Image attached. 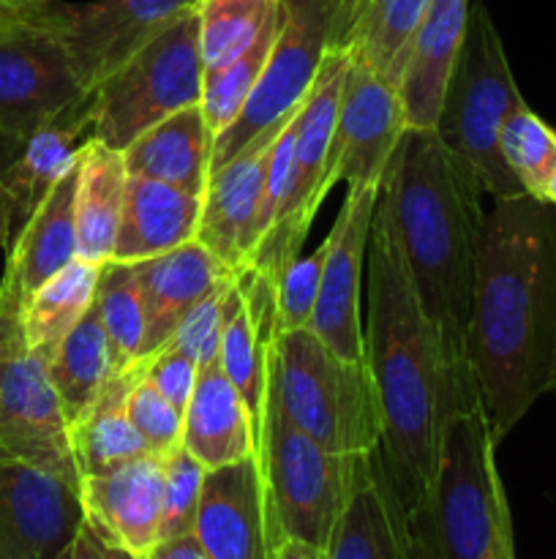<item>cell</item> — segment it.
Listing matches in <instances>:
<instances>
[{
  "label": "cell",
  "instance_id": "obj_1",
  "mask_svg": "<svg viewBox=\"0 0 556 559\" xmlns=\"http://www.w3.org/2000/svg\"><path fill=\"white\" fill-rule=\"evenodd\" d=\"M467 364L494 440L556 391V205L494 200L478 243Z\"/></svg>",
  "mask_w": 556,
  "mask_h": 559
},
{
  "label": "cell",
  "instance_id": "obj_2",
  "mask_svg": "<svg viewBox=\"0 0 556 559\" xmlns=\"http://www.w3.org/2000/svg\"><path fill=\"white\" fill-rule=\"evenodd\" d=\"M365 366L382 409V459L387 478L412 513L428 495L439 464L447 415L478 393L474 377L458 382L442 338L420 306L396 233L376 202L365 251Z\"/></svg>",
  "mask_w": 556,
  "mask_h": 559
},
{
  "label": "cell",
  "instance_id": "obj_3",
  "mask_svg": "<svg viewBox=\"0 0 556 559\" xmlns=\"http://www.w3.org/2000/svg\"><path fill=\"white\" fill-rule=\"evenodd\" d=\"M483 186L434 129H407L379 189L420 306L442 338L458 382L472 380L467 338L472 322Z\"/></svg>",
  "mask_w": 556,
  "mask_h": 559
},
{
  "label": "cell",
  "instance_id": "obj_4",
  "mask_svg": "<svg viewBox=\"0 0 556 559\" xmlns=\"http://www.w3.org/2000/svg\"><path fill=\"white\" fill-rule=\"evenodd\" d=\"M496 445L478 393L447 415L434 484L407 516L412 559H516Z\"/></svg>",
  "mask_w": 556,
  "mask_h": 559
},
{
  "label": "cell",
  "instance_id": "obj_5",
  "mask_svg": "<svg viewBox=\"0 0 556 559\" xmlns=\"http://www.w3.org/2000/svg\"><path fill=\"white\" fill-rule=\"evenodd\" d=\"M267 388L278 409L322 448L363 456L382 445V409L365 360H347L311 328L276 331Z\"/></svg>",
  "mask_w": 556,
  "mask_h": 559
},
{
  "label": "cell",
  "instance_id": "obj_6",
  "mask_svg": "<svg viewBox=\"0 0 556 559\" xmlns=\"http://www.w3.org/2000/svg\"><path fill=\"white\" fill-rule=\"evenodd\" d=\"M521 102L496 25L485 5L474 3L434 131L494 200L527 194L499 151L501 123Z\"/></svg>",
  "mask_w": 556,
  "mask_h": 559
},
{
  "label": "cell",
  "instance_id": "obj_7",
  "mask_svg": "<svg viewBox=\"0 0 556 559\" xmlns=\"http://www.w3.org/2000/svg\"><path fill=\"white\" fill-rule=\"evenodd\" d=\"M256 459L265 478L267 513L276 546L281 540L325 549L347 502L358 456L333 453L311 440L278 409L267 388L256 429Z\"/></svg>",
  "mask_w": 556,
  "mask_h": 559
},
{
  "label": "cell",
  "instance_id": "obj_8",
  "mask_svg": "<svg viewBox=\"0 0 556 559\" xmlns=\"http://www.w3.org/2000/svg\"><path fill=\"white\" fill-rule=\"evenodd\" d=\"M205 63L196 5L164 27L147 47L104 76L93 91V136L114 151L169 115L202 102Z\"/></svg>",
  "mask_w": 556,
  "mask_h": 559
},
{
  "label": "cell",
  "instance_id": "obj_9",
  "mask_svg": "<svg viewBox=\"0 0 556 559\" xmlns=\"http://www.w3.org/2000/svg\"><path fill=\"white\" fill-rule=\"evenodd\" d=\"M283 25L256 87L238 118L213 140V169L238 156L256 134L303 107L319 66L333 47H343L354 0H281Z\"/></svg>",
  "mask_w": 556,
  "mask_h": 559
},
{
  "label": "cell",
  "instance_id": "obj_10",
  "mask_svg": "<svg viewBox=\"0 0 556 559\" xmlns=\"http://www.w3.org/2000/svg\"><path fill=\"white\" fill-rule=\"evenodd\" d=\"M22 295L0 282V456H14L55 473L80 489L82 475L71 448L49 366L31 349L22 328Z\"/></svg>",
  "mask_w": 556,
  "mask_h": 559
},
{
  "label": "cell",
  "instance_id": "obj_11",
  "mask_svg": "<svg viewBox=\"0 0 556 559\" xmlns=\"http://www.w3.org/2000/svg\"><path fill=\"white\" fill-rule=\"evenodd\" d=\"M349 49L333 47L325 55L294 118V147H292V189L287 205L273 227L262 235L251 254L249 267L265 273L273 282L283 273V267L300 257L311 222L325 202L327 191L338 183L336 173V123L338 104H341L343 76H347Z\"/></svg>",
  "mask_w": 556,
  "mask_h": 559
},
{
  "label": "cell",
  "instance_id": "obj_12",
  "mask_svg": "<svg viewBox=\"0 0 556 559\" xmlns=\"http://www.w3.org/2000/svg\"><path fill=\"white\" fill-rule=\"evenodd\" d=\"M196 0H93L38 9V22L60 38L85 91H96L104 76L172 25Z\"/></svg>",
  "mask_w": 556,
  "mask_h": 559
},
{
  "label": "cell",
  "instance_id": "obj_13",
  "mask_svg": "<svg viewBox=\"0 0 556 559\" xmlns=\"http://www.w3.org/2000/svg\"><path fill=\"white\" fill-rule=\"evenodd\" d=\"M47 5V3H44ZM69 52L38 22L0 27V129L31 140L65 107L87 96Z\"/></svg>",
  "mask_w": 556,
  "mask_h": 559
},
{
  "label": "cell",
  "instance_id": "obj_14",
  "mask_svg": "<svg viewBox=\"0 0 556 559\" xmlns=\"http://www.w3.org/2000/svg\"><path fill=\"white\" fill-rule=\"evenodd\" d=\"M379 189L382 186H349L341 211L325 238V265L309 328L347 360H365L360 300Z\"/></svg>",
  "mask_w": 556,
  "mask_h": 559
},
{
  "label": "cell",
  "instance_id": "obj_15",
  "mask_svg": "<svg viewBox=\"0 0 556 559\" xmlns=\"http://www.w3.org/2000/svg\"><path fill=\"white\" fill-rule=\"evenodd\" d=\"M336 123V173L349 186H382L398 142L407 134L401 93L352 44Z\"/></svg>",
  "mask_w": 556,
  "mask_h": 559
},
{
  "label": "cell",
  "instance_id": "obj_16",
  "mask_svg": "<svg viewBox=\"0 0 556 559\" xmlns=\"http://www.w3.org/2000/svg\"><path fill=\"white\" fill-rule=\"evenodd\" d=\"M82 522L76 486L31 462L0 456V559H58Z\"/></svg>",
  "mask_w": 556,
  "mask_h": 559
},
{
  "label": "cell",
  "instance_id": "obj_17",
  "mask_svg": "<svg viewBox=\"0 0 556 559\" xmlns=\"http://www.w3.org/2000/svg\"><path fill=\"white\" fill-rule=\"evenodd\" d=\"M194 538L210 559H276L265 478L256 453L205 469Z\"/></svg>",
  "mask_w": 556,
  "mask_h": 559
},
{
  "label": "cell",
  "instance_id": "obj_18",
  "mask_svg": "<svg viewBox=\"0 0 556 559\" xmlns=\"http://www.w3.org/2000/svg\"><path fill=\"white\" fill-rule=\"evenodd\" d=\"M292 118L278 120L270 129L256 134L238 156L229 158L223 167L213 169L207 178L196 240L205 243L234 273H243L249 267L251 251H254V218L259 211L262 189H265L273 142Z\"/></svg>",
  "mask_w": 556,
  "mask_h": 559
},
{
  "label": "cell",
  "instance_id": "obj_19",
  "mask_svg": "<svg viewBox=\"0 0 556 559\" xmlns=\"http://www.w3.org/2000/svg\"><path fill=\"white\" fill-rule=\"evenodd\" d=\"M164 491V453H145L85 475L80 500L85 519L114 544L145 555L158 544Z\"/></svg>",
  "mask_w": 556,
  "mask_h": 559
},
{
  "label": "cell",
  "instance_id": "obj_20",
  "mask_svg": "<svg viewBox=\"0 0 556 559\" xmlns=\"http://www.w3.org/2000/svg\"><path fill=\"white\" fill-rule=\"evenodd\" d=\"M327 559H412L407 513L387 478L379 448L358 456L347 502L325 546Z\"/></svg>",
  "mask_w": 556,
  "mask_h": 559
},
{
  "label": "cell",
  "instance_id": "obj_21",
  "mask_svg": "<svg viewBox=\"0 0 556 559\" xmlns=\"http://www.w3.org/2000/svg\"><path fill=\"white\" fill-rule=\"evenodd\" d=\"M472 0H428L414 25L396 82L409 129H434L447 76L467 36Z\"/></svg>",
  "mask_w": 556,
  "mask_h": 559
},
{
  "label": "cell",
  "instance_id": "obj_22",
  "mask_svg": "<svg viewBox=\"0 0 556 559\" xmlns=\"http://www.w3.org/2000/svg\"><path fill=\"white\" fill-rule=\"evenodd\" d=\"M145 304V353L147 358L164 349L183 322V317L223 278L234 276L205 243L189 240L167 254L131 262Z\"/></svg>",
  "mask_w": 556,
  "mask_h": 559
},
{
  "label": "cell",
  "instance_id": "obj_23",
  "mask_svg": "<svg viewBox=\"0 0 556 559\" xmlns=\"http://www.w3.org/2000/svg\"><path fill=\"white\" fill-rule=\"evenodd\" d=\"M93 136V93L65 107L58 118L36 131L22 147L20 158L0 180V197L11 218V238L31 218L38 202L55 183L76 167L82 145Z\"/></svg>",
  "mask_w": 556,
  "mask_h": 559
},
{
  "label": "cell",
  "instance_id": "obj_24",
  "mask_svg": "<svg viewBox=\"0 0 556 559\" xmlns=\"http://www.w3.org/2000/svg\"><path fill=\"white\" fill-rule=\"evenodd\" d=\"M183 448L205 469L256 453L254 420L218 360L200 366L196 385L183 409Z\"/></svg>",
  "mask_w": 556,
  "mask_h": 559
},
{
  "label": "cell",
  "instance_id": "obj_25",
  "mask_svg": "<svg viewBox=\"0 0 556 559\" xmlns=\"http://www.w3.org/2000/svg\"><path fill=\"white\" fill-rule=\"evenodd\" d=\"M202 197L150 178H129L112 260L142 262L196 238Z\"/></svg>",
  "mask_w": 556,
  "mask_h": 559
},
{
  "label": "cell",
  "instance_id": "obj_26",
  "mask_svg": "<svg viewBox=\"0 0 556 559\" xmlns=\"http://www.w3.org/2000/svg\"><path fill=\"white\" fill-rule=\"evenodd\" d=\"M74 197L76 167H71L11 238L3 276L14 284L22 300L80 257Z\"/></svg>",
  "mask_w": 556,
  "mask_h": 559
},
{
  "label": "cell",
  "instance_id": "obj_27",
  "mask_svg": "<svg viewBox=\"0 0 556 559\" xmlns=\"http://www.w3.org/2000/svg\"><path fill=\"white\" fill-rule=\"evenodd\" d=\"M213 140L202 104L180 109L136 136L123 151L131 178H150L205 197L210 178Z\"/></svg>",
  "mask_w": 556,
  "mask_h": 559
},
{
  "label": "cell",
  "instance_id": "obj_28",
  "mask_svg": "<svg viewBox=\"0 0 556 559\" xmlns=\"http://www.w3.org/2000/svg\"><path fill=\"white\" fill-rule=\"evenodd\" d=\"M129 169L123 151L90 136L76 162V249L82 260L104 265L112 260L120 216L129 189Z\"/></svg>",
  "mask_w": 556,
  "mask_h": 559
},
{
  "label": "cell",
  "instance_id": "obj_29",
  "mask_svg": "<svg viewBox=\"0 0 556 559\" xmlns=\"http://www.w3.org/2000/svg\"><path fill=\"white\" fill-rule=\"evenodd\" d=\"M145 369L147 360L125 371H114L96 404L76 424H71V448L82 478L153 453L125 413L129 391L145 377Z\"/></svg>",
  "mask_w": 556,
  "mask_h": 559
},
{
  "label": "cell",
  "instance_id": "obj_30",
  "mask_svg": "<svg viewBox=\"0 0 556 559\" xmlns=\"http://www.w3.org/2000/svg\"><path fill=\"white\" fill-rule=\"evenodd\" d=\"M47 366L71 429V424H76L96 404L107 382L114 377L112 353H109L107 331H104L96 298L85 317L60 342Z\"/></svg>",
  "mask_w": 556,
  "mask_h": 559
},
{
  "label": "cell",
  "instance_id": "obj_31",
  "mask_svg": "<svg viewBox=\"0 0 556 559\" xmlns=\"http://www.w3.org/2000/svg\"><path fill=\"white\" fill-rule=\"evenodd\" d=\"M98 267L93 262L76 257L71 265L55 273L49 282H44L31 298L22 304V328L25 338L36 355H41L49 364L55 349L60 347L71 328L85 317L93 306L98 284Z\"/></svg>",
  "mask_w": 556,
  "mask_h": 559
},
{
  "label": "cell",
  "instance_id": "obj_32",
  "mask_svg": "<svg viewBox=\"0 0 556 559\" xmlns=\"http://www.w3.org/2000/svg\"><path fill=\"white\" fill-rule=\"evenodd\" d=\"M96 306L107 331L114 371L145 364V304L131 262L107 260L98 267Z\"/></svg>",
  "mask_w": 556,
  "mask_h": 559
},
{
  "label": "cell",
  "instance_id": "obj_33",
  "mask_svg": "<svg viewBox=\"0 0 556 559\" xmlns=\"http://www.w3.org/2000/svg\"><path fill=\"white\" fill-rule=\"evenodd\" d=\"M283 25V3L278 0L276 9L259 27L254 41L243 49L234 60H229L221 69L205 71V82H202V112H205L207 126L213 134H221L229 123L240 115L243 104L249 102L251 91L256 87L262 69H265L267 58L273 52L278 33Z\"/></svg>",
  "mask_w": 556,
  "mask_h": 559
},
{
  "label": "cell",
  "instance_id": "obj_34",
  "mask_svg": "<svg viewBox=\"0 0 556 559\" xmlns=\"http://www.w3.org/2000/svg\"><path fill=\"white\" fill-rule=\"evenodd\" d=\"M425 5L428 0H371L349 27L343 47H358L376 71L396 82L398 60Z\"/></svg>",
  "mask_w": 556,
  "mask_h": 559
},
{
  "label": "cell",
  "instance_id": "obj_35",
  "mask_svg": "<svg viewBox=\"0 0 556 559\" xmlns=\"http://www.w3.org/2000/svg\"><path fill=\"white\" fill-rule=\"evenodd\" d=\"M278 0H196L200 16V49L205 71L221 69L238 58Z\"/></svg>",
  "mask_w": 556,
  "mask_h": 559
},
{
  "label": "cell",
  "instance_id": "obj_36",
  "mask_svg": "<svg viewBox=\"0 0 556 559\" xmlns=\"http://www.w3.org/2000/svg\"><path fill=\"white\" fill-rule=\"evenodd\" d=\"M499 151L523 191L543 200L545 186L556 169V131L532 112L527 102L518 104L501 123Z\"/></svg>",
  "mask_w": 556,
  "mask_h": 559
},
{
  "label": "cell",
  "instance_id": "obj_37",
  "mask_svg": "<svg viewBox=\"0 0 556 559\" xmlns=\"http://www.w3.org/2000/svg\"><path fill=\"white\" fill-rule=\"evenodd\" d=\"M205 467L191 456L180 442L169 453H164V491H161V524L158 540L180 538L194 533L196 508Z\"/></svg>",
  "mask_w": 556,
  "mask_h": 559
},
{
  "label": "cell",
  "instance_id": "obj_38",
  "mask_svg": "<svg viewBox=\"0 0 556 559\" xmlns=\"http://www.w3.org/2000/svg\"><path fill=\"white\" fill-rule=\"evenodd\" d=\"M322 265H325V243L314 254H300L283 267L276 282V331H298L311 325L316 295H319Z\"/></svg>",
  "mask_w": 556,
  "mask_h": 559
},
{
  "label": "cell",
  "instance_id": "obj_39",
  "mask_svg": "<svg viewBox=\"0 0 556 559\" xmlns=\"http://www.w3.org/2000/svg\"><path fill=\"white\" fill-rule=\"evenodd\" d=\"M125 413L153 453H169L183 442V413L147 377L129 391Z\"/></svg>",
  "mask_w": 556,
  "mask_h": 559
},
{
  "label": "cell",
  "instance_id": "obj_40",
  "mask_svg": "<svg viewBox=\"0 0 556 559\" xmlns=\"http://www.w3.org/2000/svg\"><path fill=\"white\" fill-rule=\"evenodd\" d=\"M234 278H238V273L223 278L221 284H216V287H213L210 293L183 317L178 331L169 338V344H172L174 349H180L183 355L194 358L200 366L218 360V353H221L223 304H227V293L229 287H232Z\"/></svg>",
  "mask_w": 556,
  "mask_h": 559
},
{
  "label": "cell",
  "instance_id": "obj_41",
  "mask_svg": "<svg viewBox=\"0 0 556 559\" xmlns=\"http://www.w3.org/2000/svg\"><path fill=\"white\" fill-rule=\"evenodd\" d=\"M196 374H200V364L189 355H183L180 349H174L172 344H167L164 349H158L156 355L147 358L145 377L174 404V407L183 413L185 404H189L191 391L196 385Z\"/></svg>",
  "mask_w": 556,
  "mask_h": 559
},
{
  "label": "cell",
  "instance_id": "obj_42",
  "mask_svg": "<svg viewBox=\"0 0 556 559\" xmlns=\"http://www.w3.org/2000/svg\"><path fill=\"white\" fill-rule=\"evenodd\" d=\"M58 559H140V555H134L125 546L114 544V540L104 538L90 522H82V527L76 530L74 540L69 544V549L63 551Z\"/></svg>",
  "mask_w": 556,
  "mask_h": 559
},
{
  "label": "cell",
  "instance_id": "obj_43",
  "mask_svg": "<svg viewBox=\"0 0 556 559\" xmlns=\"http://www.w3.org/2000/svg\"><path fill=\"white\" fill-rule=\"evenodd\" d=\"M140 559H210L207 551L202 549L200 540L194 538V533L180 535V538L158 540L156 546L140 555Z\"/></svg>",
  "mask_w": 556,
  "mask_h": 559
},
{
  "label": "cell",
  "instance_id": "obj_44",
  "mask_svg": "<svg viewBox=\"0 0 556 559\" xmlns=\"http://www.w3.org/2000/svg\"><path fill=\"white\" fill-rule=\"evenodd\" d=\"M276 559H327L325 549L303 544V540H281L276 546Z\"/></svg>",
  "mask_w": 556,
  "mask_h": 559
},
{
  "label": "cell",
  "instance_id": "obj_45",
  "mask_svg": "<svg viewBox=\"0 0 556 559\" xmlns=\"http://www.w3.org/2000/svg\"><path fill=\"white\" fill-rule=\"evenodd\" d=\"M22 147H25V140H20V136H11L5 134L3 129H0V180H3V175L9 173L11 164L20 158Z\"/></svg>",
  "mask_w": 556,
  "mask_h": 559
},
{
  "label": "cell",
  "instance_id": "obj_46",
  "mask_svg": "<svg viewBox=\"0 0 556 559\" xmlns=\"http://www.w3.org/2000/svg\"><path fill=\"white\" fill-rule=\"evenodd\" d=\"M36 11L22 9V5H16L14 0H0V27H11V25H22V22H31L33 16H36Z\"/></svg>",
  "mask_w": 556,
  "mask_h": 559
},
{
  "label": "cell",
  "instance_id": "obj_47",
  "mask_svg": "<svg viewBox=\"0 0 556 559\" xmlns=\"http://www.w3.org/2000/svg\"><path fill=\"white\" fill-rule=\"evenodd\" d=\"M11 243V218L9 211H5V202L0 197V249H9Z\"/></svg>",
  "mask_w": 556,
  "mask_h": 559
},
{
  "label": "cell",
  "instance_id": "obj_48",
  "mask_svg": "<svg viewBox=\"0 0 556 559\" xmlns=\"http://www.w3.org/2000/svg\"><path fill=\"white\" fill-rule=\"evenodd\" d=\"M543 200H545V202H551V205H556V169H554V175H551L548 186H545Z\"/></svg>",
  "mask_w": 556,
  "mask_h": 559
},
{
  "label": "cell",
  "instance_id": "obj_49",
  "mask_svg": "<svg viewBox=\"0 0 556 559\" xmlns=\"http://www.w3.org/2000/svg\"><path fill=\"white\" fill-rule=\"evenodd\" d=\"M16 5H22V9H27V11H36V9H41L44 3H49V0H14Z\"/></svg>",
  "mask_w": 556,
  "mask_h": 559
},
{
  "label": "cell",
  "instance_id": "obj_50",
  "mask_svg": "<svg viewBox=\"0 0 556 559\" xmlns=\"http://www.w3.org/2000/svg\"><path fill=\"white\" fill-rule=\"evenodd\" d=\"M368 3H371V0H354V5H352V25H354V20H358V16H360V11H363ZM352 25H349V27H352Z\"/></svg>",
  "mask_w": 556,
  "mask_h": 559
},
{
  "label": "cell",
  "instance_id": "obj_51",
  "mask_svg": "<svg viewBox=\"0 0 556 559\" xmlns=\"http://www.w3.org/2000/svg\"><path fill=\"white\" fill-rule=\"evenodd\" d=\"M352 5H354V3H352Z\"/></svg>",
  "mask_w": 556,
  "mask_h": 559
}]
</instances>
